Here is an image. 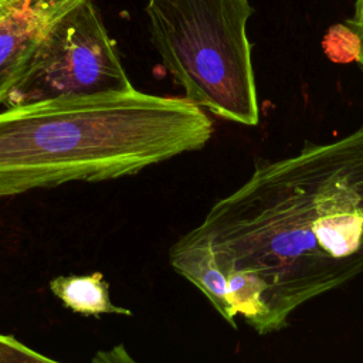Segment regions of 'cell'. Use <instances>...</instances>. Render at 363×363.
Segmentation results:
<instances>
[{
  "label": "cell",
  "mask_w": 363,
  "mask_h": 363,
  "mask_svg": "<svg viewBox=\"0 0 363 363\" xmlns=\"http://www.w3.org/2000/svg\"><path fill=\"white\" fill-rule=\"evenodd\" d=\"M92 363H140L136 360L123 345H116L109 349L98 350L92 357Z\"/></svg>",
  "instance_id": "obj_8"
},
{
  "label": "cell",
  "mask_w": 363,
  "mask_h": 363,
  "mask_svg": "<svg viewBox=\"0 0 363 363\" xmlns=\"http://www.w3.org/2000/svg\"><path fill=\"white\" fill-rule=\"evenodd\" d=\"M213 122L184 96L52 99L0 112V199L69 182L132 176L201 149Z\"/></svg>",
  "instance_id": "obj_2"
},
{
  "label": "cell",
  "mask_w": 363,
  "mask_h": 363,
  "mask_svg": "<svg viewBox=\"0 0 363 363\" xmlns=\"http://www.w3.org/2000/svg\"><path fill=\"white\" fill-rule=\"evenodd\" d=\"M353 33H356V35L359 37V54H357V62L363 71V27H359V28H354L352 30Z\"/></svg>",
  "instance_id": "obj_10"
},
{
  "label": "cell",
  "mask_w": 363,
  "mask_h": 363,
  "mask_svg": "<svg viewBox=\"0 0 363 363\" xmlns=\"http://www.w3.org/2000/svg\"><path fill=\"white\" fill-rule=\"evenodd\" d=\"M4 1H6V0H0V4H1V3H4Z\"/></svg>",
  "instance_id": "obj_11"
},
{
  "label": "cell",
  "mask_w": 363,
  "mask_h": 363,
  "mask_svg": "<svg viewBox=\"0 0 363 363\" xmlns=\"http://www.w3.org/2000/svg\"><path fill=\"white\" fill-rule=\"evenodd\" d=\"M133 89L94 1L79 0L50 26L3 105L16 108Z\"/></svg>",
  "instance_id": "obj_4"
},
{
  "label": "cell",
  "mask_w": 363,
  "mask_h": 363,
  "mask_svg": "<svg viewBox=\"0 0 363 363\" xmlns=\"http://www.w3.org/2000/svg\"><path fill=\"white\" fill-rule=\"evenodd\" d=\"M50 289L65 308L82 316L130 315L111 301L109 285L101 272L60 275L50 281Z\"/></svg>",
  "instance_id": "obj_6"
},
{
  "label": "cell",
  "mask_w": 363,
  "mask_h": 363,
  "mask_svg": "<svg viewBox=\"0 0 363 363\" xmlns=\"http://www.w3.org/2000/svg\"><path fill=\"white\" fill-rule=\"evenodd\" d=\"M79 0H6L0 4V104L50 26Z\"/></svg>",
  "instance_id": "obj_5"
},
{
  "label": "cell",
  "mask_w": 363,
  "mask_h": 363,
  "mask_svg": "<svg viewBox=\"0 0 363 363\" xmlns=\"http://www.w3.org/2000/svg\"><path fill=\"white\" fill-rule=\"evenodd\" d=\"M173 247L224 275L230 325L285 328L299 306L363 272V125L257 164Z\"/></svg>",
  "instance_id": "obj_1"
},
{
  "label": "cell",
  "mask_w": 363,
  "mask_h": 363,
  "mask_svg": "<svg viewBox=\"0 0 363 363\" xmlns=\"http://www.w3.org/2000/svg\"><path fill=\"white\" fill-rule=\"evenodd\" d=\"M345 26L349 27L350 30L363 27V0H354L353 14H352L350 18L346 20Z\"/></svg>",
  "instance_id": "obj_9"
},
{
  "label": "cell",
  "mask_w": 363,
  "mask_h": 363,
  "mask_svg": "<svg viewBox=\"0 0 363 363\" xmlns=\"http://www.w3.org/2000/svg\"><path fill=\"white\" fill-rule=\"evenodd\" d=\"M248 0H147L150 40L184 98L216 116L254 126L258 98Z\"/></svg>",
  "instance_id": "obj_3"
},
{
  "label": "cell",
  "mask_w": 363,
  "mask_h": 363,
  "mask_svg": "<svg viewBox=\"0 0 363 363\" xmlns=\"http://www.w3.org/2000/svg\"><path fill=\"white\" fill-rule=\"evenodd\" d=\"M0 363H62L54 360L11 335L0 333Z\"/></svg>",
  "instance_id": "obj_7"
}]
</instances>
